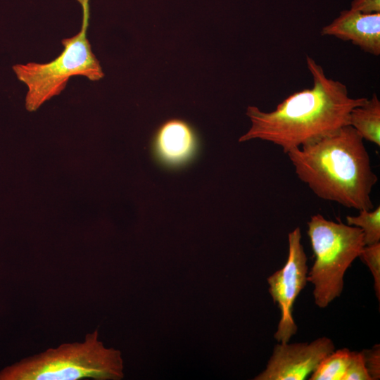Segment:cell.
Segmentation results:
<instances>
[{"mask_svg":"<svg viewBox=\"0 0 380 380\" xmlns=\"http://www.w3.org/2000/svg\"><path fill=\"white\" fill-rule=\"evenodd\" d=\"M308 68L312 75L311 88L294 92L270 112L254 106L246 109L251 126L240 142L261 139L291 150L331 134L348 125L351 110L367 98H352L347 87L329 78L323 68L307 56Z\"/></svg>","mask_w":380,"mask_h":380,"instance_id":"obj_1","label":"cell"},{"mask_svg":"<svg viewBox=\"0 0 380 380\" xmlns=\"http://www.w3.org/2000/svg\"><path fill=\"white\" fill-rule=\"evenodd\" d=\"M298 179L319 198L346 208L372 210L378 181L362 138L350 125L286 153Z\"/></svg>","mask_w":380,"mask_h":380,"instance_id":"obj_2","label":"cell"},{"mask_svg":"<svg viewBox=\"0 0 380 380\" xmlns=\"http://www.w3.org/2000/svg\"><path fill=\"white\" fill-rule=\"evenodd\" d=\"M123 378L118 350L105 347L97 329L83 341L62 343L0 372V380H118Z\"/></svg>","mask_w":380,"mask_h":380,"instance_id":"obj_3","label":"cell"},{"mask_svg":"<svg viewBox=\"0 0 380 380\" xmlns=\"http://www.w3.org/2000/svg\"><path fill=\"white\" fill-rule=\"evenodd\" d=\"M77 1L82 7V26L77 34L61 40L63 49L60 55L48 63L30 62L13 67L18 79L27 88L25 106L29 111L37 110L44 102L59 95L71 77L83 76L94 82L104 77L87 37L89 0Z\"/></svg>","mask_w":380,"mask_h":380,"instance_id":"obj_4","label":"cell"},{"mask_svg":"<svg viewBox=\"0 0 380 380\" xmlns=\"http://www.w3.org/2000/svg\"><path fill=\"white\" fill-rule=\"evenodd\" d=\"M308 234L315 258L307 277L314 285L315 304L324 308L341 294L344 274L363 247L360 228L336 222L320 214L310 217Z\"/></svg>","mask_w":380,"mask_h":380,"instance_id":"obj_5","label":"cell"},{"mask_svg":"<svg viewBox=\"0 0 380 380\" xmlns=\"http://www.w3.org/2000/svg\"><path fill=\"white\" fill-rule=\"evenodd\" d=\"M289 253L284 267L267 278L269 292L277 303L281 318L274 338L281 343H289L297 332L293 317V307L300 292L307 283V256L301 243V232L296 227L288 235Z\"/></svg>","mask_w":380,"mask_h":380,"instance_id":"obj_6","label":"cell"},{"mask_svg":"<svg viewBox=\"0 0 380 380\" xmlns=\"http://www.w3.org/2000/svg\"><path fill=\"white\" fill-rule=\"evenodd\" d=\"M335 350L333 341L320 337L310 343H277L266 368L256 380H303Z\"/></svg>","mask_w":380,"mask_h":380,"instance_id":"obj_7","label":"cell"},{"mask_svg":"<svg viewBox=\"0 0 380 380\" xmlns=\"http://www.w3.org/2000/svg\"><path fill=\"white\" fill-rule=\"evenodd\" d=\"M198 139L194 128L186 122L172 119L157 129L152 150L157 161L168 167L183 166L196 156Z\"/></svg>","mask_w":380,"mask_h":380,"instance_id":"obj_8","label":"cell"},{"mask_svg":"<svg viewBox=\"0 0 380 380\" xmlns=\"http://www.w3.org/2000/svg\"><path fill=\"white\" fill-rule=\"evenodd\" d=\"M320 34L350 41L366 53L380 55V13L343 10L331 23L322 28Z\"/></svg>","mask_w":380,"mask_h":380,"instance_id":"obj_9","label":"cell"},{"mask_svg":"<svg viewBox=\"0 0 380 380\" xmlns=\"http://www.w3.org/2000/svg\"><path fill=\"white\" fill-rule=\"evenodd\" d=\"M348 125L354 128L362 139L380 146V101L376 93L351 110Z\"/></svg>","mask_w":380,"mask_h":380,"instance_id":"obj_10","label":"cell"},{"mask_svg":"<svg viewBox=\"0 0 380 380\" xmlns=\"http://www.w3.org/2000/svg\"><path fill=\"white\" fill-rule=\"evenodd\" d=\"M348 348L334 350L324 357L311 374L310 380H343L350 359Z\"/></svg>","mask_w":380,"mask_h":380,"instance_id":"obj_11","label":"cell"},{"mask_svg":"<svg viewBox=\"0 0 380 380\" xmlns=\"http://www.w3.org/2000/svg\"><path fill=\"white\" fill-rule=\"evenodd\" d=\"M359 211L357 215L346 216L347 224L362 229L365 245L380 242V207Z\"/></svg>","mask_w":380,"mask_h":380,"instance_id":"obj_12","label":"cell"},{"mask_svg":"<svg viewBox=\"0 0 380 380\" xmlns=\"http://www.w3.org/2000/svg\"><path fill=\"white\" fill-rule=\"evenodd\" d=\"M359 258L369 268L374 281V289L378 300H380V242L365 245Z\"/></svg>","mask_w":380,"mask_h":380,"instance_id":"obj_13","label":"cell"},{"mask_svg":"<svg viewBox=\"0 0 380 380\" xmlns=\"http://www.w3.org/2000/svg\"><path fill=\"white\" fill-rule=\"evenodd\" d=\"M343 380H372L362 352L351 351L349 364Z\"/></svg>","mask_w":380,"mask_h":380,"instance_id":"obj_14","label":"cell"},{"mask_svg":"<svg viewBox=\"0 0 380 380\" xmlns=\"http://www.w3.org/2000/svg\"><path fill=\"white\" fill-rule=\"evenodd\" d=\"M367 372L372 380L379 379L380 377V348L379 344L372 349L362 351Z\"/></svg>","mask_w":380,"mask_h":380,"instance_id":"obj_15","label":"cell"},{"mask_svg":"<svg viewBox=\"0 0 380 380\" xmlns=\"http://www.w3.org/2000/svg\"><path fill=\"white\" fill-rule=\"evenodd\" d=\"M350 8L365 13H380V0H353Z\"/></svg>","mask_w":380,"mask_h":380,"instance_id":"obj_16","label":"cell"}]
</instances>
